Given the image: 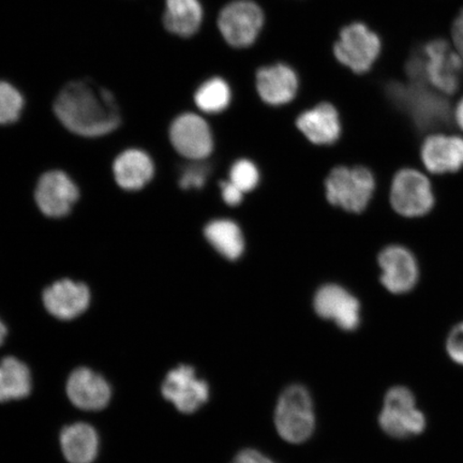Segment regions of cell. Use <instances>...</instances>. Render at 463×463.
Instances as JSON below:
<instances>
[{"label":"cell","instance_id":"25","mask_svg":"<svg viewBox=\"0 0 463 463\" xmlns=\"http://www.w3.org/2000/svg\"><path fill=\"white\" fill-rule=\"evenodd\" d=\"M194 101L203 112L222 113L231 104V87L224 79L213 77L205 80L195 91Z\"/></svg>","mask_w":463,"mask_h":463},{"label":"cell","instance_id":"12","mask_svg":"<svg viewBox=\"0 0 463 463\" xmlns=\"http://www.w3.org/2000/svg\"><path fill=\"white\" fill-rule=\"evenodd\" d=\"M79 188L71 176L62 171H50L39 179L36 194L37 205L45 216L66 217L79 200Z\"/></svg>","mask_w":463,"mask_h":463},{"label":"cell","instance_id":"24","mask_svg":"<svg viewBox=\"0 0 463 463\" xmlns=\"http://www.w3.org/2000/svg\"><path fill=\"white\" fill-rule=\"evenodd\" d=\"M205 236L217 251L230 260H236L244 251V239L239 225L230 220H215L207 225Z\"/></svg>","mask_w":463,"mask_h":463},{"label":"cell","instance_id":"32","mask_svg":"<svg viewBox=\"0 0 463 463\" xmlns=\"http://www.w3.org/2000/svg\"><path fill=\"white\" fill-rule=\"evenodd\" d=\"M222 198L227 204L231 206L239 205L242 201V193L241 190L237 188L234 184L231 182L222 183Z\"/></svg>","mask_w":463,"mask_h":463},{"label":"cell","instance_id":"15","mask_svg":"<svg viewBox=\"0 0 463 463\" xmlns=\"http://www.w3.org/2000/svg\"><path fill=\"white\" fill-rule=\"evenodd\" d=\"M317 314L333 320L345 331H354L361 323V305L345 288L329 285L323 287L315 298Z\"/></svg>","mask_w":463,"mask_h":463},{"label":"cell","instance_id":"7","mask_svg":"<svg viewBox=\"0 0 463 463\" xmlns=\"http://www.w3.org/2000/svg\"><path fill=\"white\" fill-rule=\"evenodd\" d=\"M391 204L399 215L421 218L436 206L432 184L425 174L415 169H402L392 179Z\"/></svg>","mask_w":463,"mask_h":463},{"label":"cell","instance_id":"28","mask_svg":"<svg viewBox=\"0 0 463 463\" xmlns=\"http://www.w3.org/2000/svg\"><path fill=\"white\" fill-rule=\"evenodd\" d=\"M447 352L450 360L463 366V322L450 329L447 339Z\"/></svg>","mask_w":463,"mask_h":463},{"label":"cell","instance_id":"14","mask_svg":"<svg viewBox=\"0 0 463 463\" xmlns=\"http://www.w3.org/2000/svg\"><path fill=\"white\" fill-rule=\"evenodd\" d=\"M420 160L428 172L447 175L463 170V137L432 132L421 143Z\"/></svg>","mask_w":463,"mask_h":463},{"label":"cell","instance_id":"13","mask_svg":"<svg viewBox=\"0 0 463 463\" xmlns=\"http://www.w3.org/2000/svg\"><path fill=\"white\" fill-rule=\"evenodd\" d=\"M170 138L174 148L184 158L203 160L213 152V140L210 126L194 113L179 115L173 121Z\"/></svg>","mask_w":463,"mask_h":463},{"label":"cell","instance_id":"34","mask_svg":"<svg viewBox=\"0 0 463 463\" xmlns=\"http://www.w3.org/2000/svg\"><path fill=\"white\" fill-rule=\"evenodd\" d=\"M7 327H5L4 322L0 320V345L4 344L5 337H7Z\"/></svg>","mask_w":463,"mask_h":463},{"label":"cell","instance_id":"18","mask_svg":"<svg viewBox=\"0 0 463 463\" xmlns=\"http://www.w3.org/2000/svg\"><path fill=\"white\" fill-rule=\"evenodd\" d=\"M258 94L265 103L279 107L297 97L299 80L297 72L286 63L260 68L256 78Z\"/></svg>","mask_w":463,"mask_h":463},{"label":"cell","instance_id":"17","mask_svg":"<svg viewBox=\"0 0 463 463\" xmlns=\"http://www.w3.org/2000/svg\"><path fill=\"white\" fill-rule=\"evenodd\" d=\"M67 393L75 407L85 411L102 410L112 397L108 381L89 368L74 370L68 379Z\"/></svg>","mask_w":463,"mask_h":463},{"label":"cell","instance_id":"31","mask_svg":"<svg viewBox=\"0 0 463 463\" xmlns=\"http://www.w3.org/2000/svg\"><path fill=\"white\" fill-rule=\"evenodd\" d=\"M451 43L463 58V8L456 15L450 29Z\"/></svg>","mask_w":463,"mask_h":463},{"label":"cell","instance_id":"33","mask_svg":"<svg viewBox=\"0 0 463 463\" xmlns=\"http://www.w3.org/2000/svg\"><path fill=\"white\" fill-rule=\"evenodd\" d=\"M453 120L458 128L463 132V96L453 109Z\"/></svg>","mask_w":463,"mask_h":463},{"label":"cell","instance_id":"29","mask_svg":"<svg viewBox=\"0 0 463 463\" xmlns=\"http://www.w3.org/2000/svg\"><path fill=\"white\" fill-rule=\"evenodd\" d=\"M207 169L203 165H191L182 173L179 184L183 189H200L204 186L207 178Z\"/></svg>","mask_w":463,"mask_h":463},{"label":"cell","instance_id":"4","mask_svg":"<svg viewBox=\"0 0 463 463\" xmlns=\"http://www.w3.org/2000/svg\"><path fill=\"white\" fill-rule=\"evenodd\" d=\"M426 85L444 96H453L463 80V58L445 39L430 40L421 45Z\"/></svg>","mask_w":463,"mask_h":463},{"label":"cell","instance_id":"23","mask_svg":"<svg viewBox=\"0 0 463 463\" xmlns=\"http://www.w3.org/2000/svg\"><path fill=\"white\" fill-rule=\"evenodd\" d=\"M32 389V374L26 364L14 357L4 358L0 363V403L26 398Z\"/></svg>","mask_w":463,"mask_h":463},{"label":"cell","instance_id":"16","mask_svg":"<svg viewBox=\"0 0 463 463\" xmlns=\"http://www.w3.org/2000/svg\"><path fill=\"white\" fill-rule=\"evenodd\" d=\"M90 303V288L84 283L71 279L57 281L43 293L46 310L60 320H73L83 315Z\"/></svg>","mask_w":463,"mask_h":463},{"label":"cell","instance_id":"6","mask_svg":"<svg viewBox=\"0 0 463 463\" xmlns=\"http://www.w3.org/2000/svg\"><path fill=\"white\" fill-rule=\"evenodd\" d=\"M382 43L379 34L361 22L343 28L334 45L337 61L357 74L372 71L379 60Z\"/></svg>","mask_w":463,"mask_h":463},{"label":"cell","instance_id":"30","mask_svg":"<svg viewBox=\"0 0 463 463\" xmlns=\"http://www.w3.org/2000/svg\"><path fill=\"white\" fill-rule=\"evenodd\" d=\"M231 463H276L257 449H246L240 451Z\"/></svg>","mask_w":463,"mask_h":463},{"label":"cell","instance_id":"9","mask_svg":"<svg viewBox=\"0 0 463 463\" xmlns=\"http://www.w3.org/2000/svg\"><path fill=\"white\" fill-rule=\"evenodd\" d=\"M263 26V11L252 0H235L225 5L218 16V27L223 39L237 49L248 48L256 43Z\"/></svg>","mask_w":463,"mask_h":463},{"label":"cell","instance_id":"1","mask_svg":"<svg viewBox=\"0 0 463 463\" xmlns=\"http://www.w3.org/2000/svg\"><path fill=\"white\" fill-rule=\"evenodd\" d=\"M57 118L69 131L85 137H99L118 129L121 116L108 90L90 80H73L54 102Z\"/></svg>","mask_w":463,"mask_h":463},{"label":"cell","instance_id":"21","mask_svg":"<svg viewBox=\"0 0 463 463\" xmlns=\"http://www.w3.org/2000/svg\"><path fill=\"white\" fill-rule=\"evenodd\" d=\"M61 444L63 455L71 463L94 462L99 451V436L94 427L77 422L61 431Z\"/></svg>","mask_w":463,"mask_h":463},{"label":"cell","instance_id":"8","mask_svg":"<svg viewBox=\"0 0 463 463\" xmlns=\"http://www.w3.org/2000/svg\"><path fill=\"white\" fill-rule=\"evenodd\" d=\"M374 189L373 173L361 166L335 167L326 181L328 201L347 212L362 213L372 200Z\"/></svg>","mask_w":463,"mask_h":463},{"label":"cell","instance_id":"11","mask_svg":"<svg viewBox=\"0 0 463 463\" xmlns=\"http://www.w3.org/2000/svg\"><path fill=\"white\" fill-rule=\"evenodd\" d=\"M381 282L387 291L402 295L419 285L420 269L418 259L407 247L392 245L379 254Z\"/></svg>","mask_w":463,"mask_h":463},{"label":"cell","instance_id":"10","mask_svg":"<svg viewBox=\"0 0 463 463\" xmlns=\"http://www.w3.org/2000/svg\"><path fill=\"white\" fill-rule=\"evenodd\" d=\"M161 391L166 401L184 414L198 412L211 395L210 385L188 364L172 369L166 374Z\"/></svg>","mask_w":463,"mask_h":463},{"label":"cell","instance_id":"22","mask_svg":"<svg viewBox=\"0 0 463 463\" xmlns=\"http://www.w3.org/2000/svg\"><path fill=\"white\" fill-rule=\"evenodd\" d=\"M203 21L199 0H166L165 26L179 37H191L198 33Z\"/></svg>","mask_w":463,"mask_h":463},{"label":"cell","instance_id":"3","mask_svg":"<svg viewBox=\"0 0 463 463\" xmlns=\"http://www.w3.org/2000/svg\"><path fill=\"white\" fill-rule=\"evenodd\" d=\"M275 425L285 441L300 444L310 439L316 430L314 402L308 390L300 384L287 387L278 399Z\"/></svg>","mask_w":463,"mask_h":463},{"label":"cell","instance_id":"26","mask_svg":"<svg viewBox=\"0 0 463 463\" xmlns=\"http://www.w3.org/2000/svg\"><path fill=\"white\" fill-rule=\"evenodd\" d=\"M24 109V99L14 86L0 80V125H10L19 120Z\"/></svg>","mask_w":463,"mask_h":463},{"label":"cell","instance_id":"19","mask_svg":"<svg viewBox=\"0 0 463 463\" xmlns=\"http://www.w3.org/2000/svg\"><path fill=\"white\" fill-rule=\"evenodd\" d=\"M298 128L308 140L317 145H331L341 135L337 109L331 103L323 102L299 115Z\"/></svg>","mask_w":463,"mask_h":463},{"label":"cell","instance_id":"2","mask_svg":"<svg viewBox=\"0 0 463 463\" xmlns=\"http://www.w3.org/2000/svg\"><path fill=\"white\" fill-rule=\"evenodd\" d=\"M386 95L395 107L407 114L415 128L424 132H437L453 120V109L447 96L431 87L412 82H392L386 87Z\"/></svg>","mask_w":463,"mask_h":463},{"label":"cell","instance_id":"20","mask_svg":"<svg viewBox=\"0 0 463 463\" xmlns=\"http://www.w3.org/2000/svg\"><path fill=\"white\" fill-rule=\"evenodd\" d=\"M113 171L120 188L137 191L152 181L155 166L152 158L143 150L128 149L115 160Z\"/></svg>","mask_w":463,"mask_h":463},{"label":"cell","instance_id":"5","mask_svg":"<svg viewBox=\"0 0 463 463\" xmlns=\"http://www.w3.org/2000/svg\"><path fill=\"white\" fill-rule=\"evenodd\" d=\"M379 425L387 436L408 439L425 431L427 420L416 407L414 393L408 387L393 386L386 392L383 409L379 415Z\"/></svg>","mask_w":463,"mask_h":463},{"label":"cell","instance_id":"27","mask_svg":"<svg viewBox=\"0 0 463 463\" xmlns=\"http://www.w3.org/2000/svg\"><path fill=\"white\" fill-rule=\"evenodd\" d=\"M230 182L234 184L242 193H248L256 188L259 183L257 166L249 160H240L232 167Z\"/></svg>","mask_w":463,"mask_h":463}]
</instances>
